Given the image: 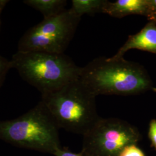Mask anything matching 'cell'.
<instances>
[{"label": "cell", "instance_id": "obj_1", "mask_svg": "<svg viewBox=\"0 0 156 156\" xmlns=\"http://www.w3.org/2000/svg\"><path fill=\"white\" fill-rule=\"evenodd\" d=\"M79 78L95 97L138 94L151 87L143 68L124 57H97L81 67Z\"/></svg>", "mask_w": 156, "mask_h": 156}, {"label": "cell", "instance_id": "obj_2", "mask_svg": "<svg viewBox=\"0 0 156 156\" xmlns=\"http://www.w3.org/2000/svg\"><path fill=\"white\" fill-rule=\"evenodd\" d=\"M95 98L79 77L60 89L41 95V101L58 128L82 136L101 118Z\"/></svg>", "mask_w": 156, "mask_h": 156}, {"label": "cell", "instance_id": "obj_3", "mask_svg": "<svg viewBox=\"0 0 156 156\" xmlns=\"http://www.w3.org/2000/svg\"><path fill=\"white\" fill-rule=\"evenodd\" d=\"M59 129L41 100L19 117L0 120V140L18 147L53 155L62 147Z\"/></svg>", "mask_w": 156, "mask_h": 156}, {"label": "cell", "instance_id": "obj_4", "mask_svg": "<svg viewBox=\"0 0 156 156\" xmlns=\"http://www.w3.org/2000/svg\"><path fill=\"white\" fill-rule=\"evenodd\" d=\"M10 61L12 68L41 95L55 91L77 79L81 69L64 53L17 51Z\"/></svg>", "mask_w": 156, "mask_h": 156}, {"label": "cell", "instance_id": "obj_5", "mask_svg": "<svg viewBox=\"0 0 156 156\" xmlns=\"http://www.w3.org/2000/svg\"><path fill=\"white\" fill-rule=\"evenodd\" d=\"M80 18L69 8L56 16L44 19L23 35L18 42L17 51L64 53Z\"/></svg>", "mask_w": 156, "mask_h": 156}, {"label": "cell", "instance_id": "obj_6", "mask_svg": "<svg viewBox=\"0 0 156 156\" xmlns=\"http://www.w3.org/2000/svg\"><path fill=\"white\" fill-rule=\"evenodd\" d=\"M140 140L138 129L127 121L101 117L83 135L82 152L85 156H119L125 147Z\"/></svg>", "mask_w": 156, "mask_h": 156}, {"label": "cell", "instance_id": "obj_7", "mask_svg": "<svg viewBox=\"0 0 156 156\" xmlns=\"http://www.w3.org/2000/svg\"><path fill=\"white\" fill-rule=\"evenodd\" d=\"M131 49L147 51L156 54V23H149L140 32L129 35L124 45L112 57L115 58L124 57V54Z\"/></svg>", "mask_w": 156, "mask_h": 156}, {"label": "cell", "instance_id": "obj_8", "mask_svg": "<svg viewBox=\"0 0 156 156\" xmlns=\"http://www.w3.org/2000/svg\"><path fill=\"white\" fill-rule=\"evenodd\" d=\"M102 13L111 16L122 18L131 15H144L150 17L151 12L147 0L108 1Z\"/></svg>", "mask_w": 156, "mask_h": 156}, {"label": "cell", "instance_id": "obj_9", "mask_svg": "<svg viewBox=\"0 0 156 156\" xmlns=\"http://www.w3.org/2000/svg\"><path fill=\"white\" fill-rule=\"evenodd\" d=\"M24 4L41 12L44 19L56 16L66 11V0H24Z\"/></svg>", "mask_w": 156, "mask_h": 156}, {"label": "cell", "instance_id": "obj_10", "mask_svg": "<svg viewBox=\"0 0 156 156\" xmlns=\"http://www.w3.org/2000/svg\"><path fill=\"white\" fill-rule=\"evenodd\" d=\"M107 2V0H73L71 8L78 16L81 17L85 14L92 15L102 13Z\"/></svg>", "mask_w": 156, "mask_h": 156}, {"label": "cell", "instance_id": "obj_11", "mask_svg": "<svg viewBox=\"0 0 156 156\" xmlns=\"http://www.w3.org/2000/svg\"><path fill=\"white\" fill-rule=\"evenodd\" d=\"M11 68V61L0 55V88L5 82L7 73Z\"/></svg>", "mask_w": 156, "mask_h": 156}, {"label": "cell", "instance_id": "obj_12", "mask_svg": "<svg viewBox=\"0 0 156 156\" xmlns=\"http://www.w3.org/2000/svg\"><path fill=\"white\" fill-rule=\"evenodd\" d=\"M119 156H145V154L137 145L133 144L125 147Z\"/></svg>", "mask_w": 156, "mask_h": 156}, {"label": "cell", "instance_id": "obj_13", "mask_svg": "<svg viewBox=\"0 0 156 156\" xmlns=\"http://www.w3.org/2000/svg\"><path fill=\"white\" fill-rule=\"evenodd\" d=\"M149 138L151 140V146L156 151V120L152 119L149 123L148 132Z\"/></svg>", "mask_w": 156, "mask_h": 156}, {"label": "cell", "instance_id": "obj_14", "mask_svg": "<svg viewBox=\"0 0 156 156\" xmlns=\"http://www.w3.org/2000/svg\"><path fill=\"white\" fill-rule=\"evenodd\" d=\"M55 156H85L81 151L80 153H73L66 148H60L56 151L53 154Z\"/></svg>", "mask_w": 156, "mask_h": 156}, {"label": "cell", "instance_id": "obj_15", "mask_svg": "<svg viewBox=\"0 0 156 156\" xmlns=\"http://www.w3.org/2000/svg\"><path fill=\"white\" fill-rule=\"evenodd\" d=\"M147 2L151 15L152 13L156 12V0H147Z\"/></svg>", "mask_w": 156, "mask_h": 156}, {"label": "cell", "instance_id": "obj_16", "mask_svg": "<svg viewBox=\"0 0 156 156\" xmlns=\"http://www.w3.org/2000/svg\"><path fill=\"white\" fill-rule=\"evenodd\" d=\"M9 2L8 0H0V29H1V15L2 12L5 8L6 4Z\"/></svg>", "mask_w": 156, "mask_h": 156}, {"label": "cell", "instance_id": "obj_17", "mask_svg": "<svg viewBox=\"0 0 156 156\" xmlns=\"http://www.w3.org/2000/svg\"><path fill=\"white\" fill-rule=\"evenodd\" d=\"M150 18H151V19H152V20L156 21V12L152 13L151 15L150 16Z\"/></svg>", "mask_w": 156, "mask_h": 156}, {"label": "cell", "instance_id": "obj_18", "mask_svg": "<svg viewBox=\"0 0 156 156\" xmlns=\"http://www.w3.org/2000/svg\"><path fill=\"white\" fill-rule=\"evenodd\" d=\"M152 90H153L154 92H156V88H152Z\"/></svg>", "mask_w": 156, "mask_h": 156}, {"label": "cell", "instance_id": "obj_19", "mask_svg": "<svg viewBox=\"0 0 156 156\" xmlns=\"http://www.w3.org/2000/svg\"><path fill=\"white\" fill-rule=\"evenodd\" d=\"M84 156H85V155H84Z\"/></svg>", "mask_w": 156, "mask_h": 156}]
</instances>
